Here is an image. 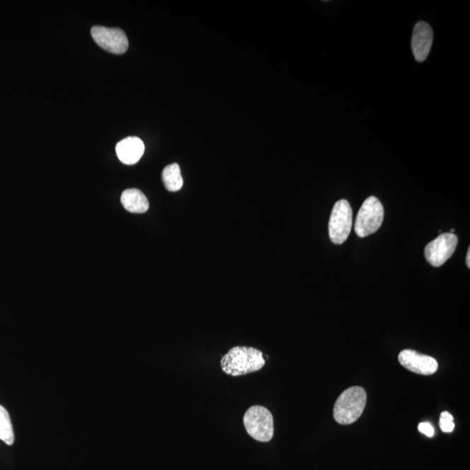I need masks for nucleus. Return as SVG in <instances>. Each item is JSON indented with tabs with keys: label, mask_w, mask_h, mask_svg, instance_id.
I'll use <instances>...</instances> for the list:
<instances>
[{
	"label": "nucleus",
	"mask_w": 470,
	"mask_h": 470,
	"mask_svg": "<svg viewBox=\"0 0 470 470\" xmlns=\"http://www.w3.org/2000/svg\"><path fill=\"white\" fill-rule=\"evenodd\" d=\"M162 180L169 192L180 190L183 185V178L181 176L180 166L173 163L166 166L162 172Z\"/></svg>",
	"instance_id": "nucleus-12"
},
{
	"label": "nucleus",
	"mask_w": 470,
	"mask_h": 470,
	"mask_svg": "<svg viewBox=\"0 0 470 470\" xmlns=\"http://www.w3.org/2000/svg\"><path fill=\"white\" fill-rule=\"evenodd\" d=\"M243 423L246 432L258 442H268L274 437V417L267 408L256 405L245 413Z\"/></svg>",
	"instance_id": "nucleus-3"
},
{
	"label": "nucleus",
	"mask_w": 470,
	"mask_h": 470,
	"mask_svg": "<svg viewBox=\"0 0 470 470\" xmlns=\"http://www.w3.org/2000/svg\"><path fill=\"white\" fill-rule=\"evenodd\" d=\"M266 364L263 352L252 347H234L223 356V372L231 377H241L260 370Z\"/></svg>",
	"instance_id": "nucleus-1"
},
{
	"label": "nucleus",
	"mask_w": 470,
	"mask_h": 470,
	"mask_svg": "<svg viewBox=\"0 0 470 470\" xmlns=\"http://www.w3.org/2000/svg\"><path fill=\"white\" fill-rule=\"evenodd\" d=\"M14 438L13 424L8 412L0 405V440L11 446L13 445Z\"/></svg>",
	"instance_id": "nucleus-13"
},
{
	"label": "nucleus",
	"mask_w": 470,
	"mask_h": 470,
	"mask_svg": "<svg viewBox=\"0 0 470 470\" xmlns=\"http://www.w3.org/2000/svg\"><path fill=\"white\" fill-rule=\"evenodd\" d=\"M352 226V211L350 202L340 200L333 207L329 219V237L333 243L343 244L347 241Z\"/></svg>",
	"instance_id": "nucleus-5"
},
{
	"label": "nucleus",
	"mask_w": 470,
	"mask_h": 470,
	"mask_svg": "<svg viewBox=\"0 0 470 470\" xmlns=\"http://www.w3.org/2000/svg\"><path fill=\"white\" fill-rule=\"evenodd\" d=\"M384 219V208L377 197L371 196L362 205L355 219V231L359 237L369 236L377 232Z\"/></svg>",
	"instance_id": "nucleus-4"
},
{
	"label": "nucleus",
	"mask_w": 470,
	"mask_h": 470,
	"mask_svg": "<svg viewBox=\"0 0 470 470\" xmlns=\"http://www.w3.org/2000/svg\"><path fill=\"white\" fill-rule=\"evenodd\" d=\"M367 393L362 386H351L340 394L333 407V418L342 425H350L362 415Z\"/></svg>",
	"instance_id": "nucleus-2"
},
{
	"label": "nucleus",
	"mask_w": 470,
	"mask_h": 470,
	"mask_svg": "<svg viewBox=\"0 0 470 470\" xmlns=\"http://www.w3.org/2000/svg\"><path fill=\"white\" fill-rule=\"evenodd\" d=\"M420 433L427 435L428 437H433L435 435L434 427L428 423H420L418 425Z\"/></svg>",
	"instance_id": "nucleus-15"
},
{
	"label": "nucleus",
	"mask_w": 470,
	"mask_h": 470,
	"mask_svg": "<svg viewBox=\"0 0 470 470\" xmlns=\"http://www.w3.org/2000/svg\"><path fill=\"white\" fill-rule=\"evenodd\" d=\"M145 151V145L138 137H128L120 140L116 146L118 158L124 164H136Z\"/></svg>",
	"instance_id": "nucleus-10"
},
{
	"label": "nucleus",
	"mask_w": 470,
	"mask_h": 470,
	"mask_svg": "<svg viewBox=\"0 0 470 470\" xmlns=\"http://www.w3.org/2000/svg\"><path fill=\"white\" fill-rule=\"evenodd\" d=\"M94 41L104 50L115 55H123L128 49L126 34L119 28L93 26L91 30Z\"/></svg>",
	"instance_id": "nucleus-7"
},
{
	"label": "nucleus",
	"mask_w": 470,
	"mask_h": 470,
	"mask_svg": "<svg viewBox=\"0 0 470 470\" xmlns=\"http://www.w3.org/2000/svg\"><path fill=\"white\" fill-rule=\"evenodd\" d=\"M440 428L445 433H451L454 430V417L449 412L442 413L441 418H440Z\"/></svg>",
	"instance_id": "nucleus-14"
},
{
	"label": "nucleus",
	"mask_w": 470,
	"mask_h": 470,
	"mask_svg": "<svg viewBox=\"0 0 470 470\" xmlns=\"http://www.w3.org/2000/svg\"><path fill=\"white\" fill-rule=\"evenodd\" d=\"M466 264L468 268H470V249L468 250L467 257H466Z\"/></svg>",
	"instance_id": "nucleus-16"
},
{
	"label": "nucleus",
	"mask_w": 470,
	"mask_h": 470,
	"mask_svg": "<svg viewBox=\"0 0 470 470\" xmlns=\"http://www.w3.org/2000/svg\"><path fill=\"white\" fill-rule=\"evenodd\" d=\"M458 244L456 234H442L426 246L425 257L428 263L438 268L442 266L454 255Z\"/></svg>",
	"instance_id": "nucleus-6"
},
{
	"label": "nucleus",
	"mask_w": 470,
	"mask_h": 470,
	"mask_svg": "<svg viewBox=\"0 0 470 470\" xmlns=\"http://www.w3.org/2000/svg\"><path fill=\"white\" fill-rule=\"evenodd\" d=\"M121 203L125 210L134 214L145 213L149 208L147 197L139 189H127L121 195Z\"/></svg>",
	"instance_id": "nucleus-11"
},
{
	"label": "nucleus",
	"mask_w": 470,
	"mask_h": 470,
	"mask_svg": "<svg viewBox=\"0 0 470 470\" xmlns=\"http://www.w3.org/2000/svg\"><path fill=\"white\" fill-rule=\"evenodd\" d=\"M398 360L405 369L418 374L431 375L438 369L437 360L412 350L401 351Z\"/></svg>",
	"instance_id": "nucleus-8"
},
{
	"label": "nucleus",
	"mask_w": 470,
	"mask_h": 470,
	"mask_svg": "<svg viewBox=\"0 0 470 470\" xmlns=\"http://www.w3.org/2000/svg\"><path fill=\"white\" fill-rule=\"evenodd\" d=\"M433 30L428 23L420 21L415 25L411 45L417 62H423L428 58L433 43Z\"/></svg>",
	"instance_id": "nucleus-9"
}]
</instances>
